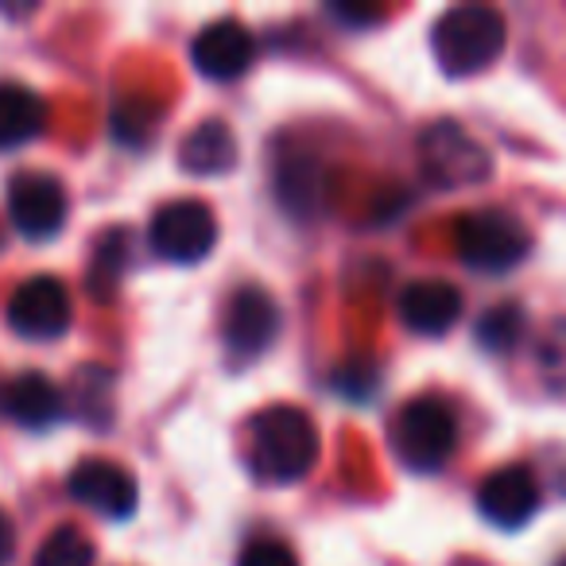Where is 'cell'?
Returning a JSON list of instances; mask_svg holds the SVG:
<instances>
[{
	"label": "cell",
	"mask_w": 566,
	"mask_h": 566,
	"mask_svg": "<svg viewBox=\"0 0 566 566\" xmlns=\"http://www.w3.org/2000/svg\"><path fill=\"white\" fill-rule=\"evenodd\" d=\"M504 43H509V24L489 4H458L434 20L431 32L434 63L450 78H470V74L485 71L504 51Z\"/></svg>",
	"instance_id": "6da1fadb"
},
{
	"label": "cell",
	"mask_w": 566,
	"mask_h": 566,
	"mask_svg": "<svg viewBox=\"0 0 566 566\" xmlns=\"http://www.w3.org/2000/svg\"><path fill=\"white\" fill-rule=\"evenodd\" d=\"M318 462V427L303 408L275 403L252 419V465L268 481H300Z\"/></svg>",
	"instance_id": "7a4b0ae2"
},
{
	"label": "cell",
	"mask_w": 566,
	"mask_h": 566,
	"mask_svg": "<svg viewBox=\"0 0 566 566\" xmlns=\"http://www.w3.org/2000/svg\"><path fill=\"white\" fill-rule=\"evenodd\" d=\"M458 423L439 400H411L392 423V450L411 473H434L454 458Z\"/></svg>",
	"instance_id": "3957f363"
},
{
	"label": "cell",
	"mask_w": 566,
	"mask_h": 566,
	"mask_svg": "<svg viewBox=\"0 0 566 566\" xmlns=\"http://www.w3.org/2000/svg\"><path fill=\"white\" fill-rule=\"evenodd\" d=\"M454 244L462 264L478 268V272H509L520 260H527L532 233L512 213L478 210V213H465L454 226Z\"/></svg>",
	"instance_id": "277c9868"
},
{
	"label": "cell",
	"mask_w": 566,
	"mask_h": 566,
	"mask_svg": "<svg viewBox=\"0 0 566 566\" xmlns=\"http://www.w3.org/2000/svg\"><path fill=\"white\" fill-rule=\"evenodd\" d=\"M148 241L171 264H198L218 244V221H213V210L206 202L179 198V202H167L156 210Z\"/></svg>",
	"instance_id": "5b68a950"
},
{
	"label": "cell",
	"mask_w": 566,
	"mask_h": 566,
	"mask_svg": "<svg viewBox=\"0 0 566 566\" xmlns=\"http://www.w3.org/2000/svg\"><path fill=\"white\" fill-rule=\"evenodd\" d=\"M71 292L55 275H32L12 292L9 300V326L20 338L32 342H55L71 331Z\"/></svg>",
	"instance_id": "8992f818"
},
{
	"label": "cell",
	"mask_w": 566,
	"mask_h": 566,
	"mask_svg": "<svg viewBox=\"0 0 566 566\" xmlns=\"http://www.w3.org/2000/svg\"><path fill=\"white\" fill-rule=\"evenodd\" d=\"M9 218L32 241H48L66 226V190L48 171H20L9 182Z\"/></svg>",
	"instance_id": "52a82bcc"
},
{
	"label": "cell",
	"mask_w": 566,
	"mask_h": 566,
	"mask_svg": "<svg viewBox=\"0 0 566 566\" xmlns=\"http://www.w3.org/2000/svg\"><path fill=\"white\" fill-rule=\"evenodd\" d=\"M423 151V171L431 182L447 190L470 187V182L489 175V156L481 144H473L458 125H434L431 133H423L419 140Z\"/></svg>",
	"instance_id": "ba28073f"
},
{
	"label": "cell",
	"mask_w": 566,
	"mask_h": 566,
	"mask_svg": "<svg viewBox=\"0 0 566 566\" xmlns=\"http://www.w3.org/2000/svg\"><path fill=\"white\" fill-rule=\"evenodd\" d=\"M71 496L86 509H94L105 520H128L140 501V489L136 478L117 462H102V458H90V462L74 465L71 481H66Z\"/></svg>",
	"instance_id": "9c48e42d"
},
{
	"label": "cell",
	"mask_w": 566,
	"mask_h": 566,
	"mask_svg": "<svg viewBox=\"0 0 566 566\" xmlns=\"http://www.w3.org/2000/svg\"><path fill=\"white\" fill-rule=\"evenodd\" d=\"M478 509L501 532H516L539 509V485L524 465H504L493 470L485 481L478 485Z\"/></svg>",
	"instance_id": "30bf717a"
},
{
	"label": "cell",
	"mask_w": 566,
	"mask_h": 566,
	"mask_svg": "<svg viewBox=\"0 0 566 566\" xmlns=\"http://www.w3.org/2000/svg\"><path fill=\"white\" fill-rule=\"evenodd\" d=\"M280 334V307L264 287H241L226 307V342L233 354H264Z\"/></svg>",
	"instance_id": "8fae6325"
},
{
	"label": "cell",
	"mask_w": 566,
	"mask_h": 566,
	"mask_svg": "<svg viewBox=\"0 0 566 566\" xmlns=\"http://www.w3.org/2000/svg\"><path fill=\"white\" fill-rule=\"evenodd\" d=\"M252 55H256V43L244 32L237 20H218L206 32H198L195 48H190V63L202 78L213 82H233L241 78L252 66Z\"/></svg>",
	"instance_id": "7c38bea8"
},
{
	"label": "cell",
	"mask_w": 566,
	"mask_h": 566,
	"mask_svg": "<svg viewBox=\"0 0 566 566\" xmlns=\"http://www.w3.org/2000/svg\"><path fill=\"white\" fill-rule=\"evenodd\" d=\"M400 318L423 338H442L462 318V292L447 280H416L400 295Z\"/></svg>",
	"instance_id": "4fadbf2b"
},
{
	"label": "cell",
	"mask_w": 566,
	"mask_h": 566,
	"mask_svg": "<svg viewBox=\"0 0 566 566\" xmlns=\"http://www.w3.org/2000/svg\"><path fill=\"white\" fill-rule=\"evenodd\" d=\"M0 408L9 411V419H17L20 427H28V431H43V427L63 419L66 400L55 380H48L43 373H20L0 392Z\"/></svg>",
	"instance_id": "5bb4252c"
},
{
	"label": "cell",
	"mask_w": 566,
	"mask_h": 566,
	"mask_svg": "<svg viewBox=\"0 0 566 566\" xmlns=\"http://www.w3.org/2000/svg\"><path fill=\"white\" fill-rule=\"evenodd\" d=\"M48 120V105L24 82H0V148H20L35 140Z\"/></svg>",
	"instance_id": "9a60e30c"
},
{
	"label": "cell",
	"mask_w": 566,
	"mask_h": 566,
	"mask_svg": "<svg viewBox=\"0 0 566 566\" xmlns=\"http://www.w3.org/2000/svg\"><path fill=\"white\" fill-rule=\"evenodd\" d=\"M179 164L190 175H226L237 164V136L221 120H206L187 133L179 148Z\"/></svg>",
	"instance_id": "2e32d148"
},
{
	"label": "cell",
	"mask_w": 566,
	"mask_h": 566,
	"mask_svg": "<svg viewBox=\"0 0 566 566\" xmlns=\"http://www.w3.org/2000/svg\"><path fill=\"white\" fill-rule=\"evenodd\" d=\"M35 566H94V543L82 527L63 524L43 539Z\"/></svg>",
	"instance_id": "e0dca14e"
},
{
	"label": "cell",
	"mask_w": 566,
	"mask_h": 566,
	"mask_svg": "<svg viewBox=\"0 0 566 566\" xmlns=\"http://www.w3.org/2000/svg\"><path fill=\"white\" fill-rule=\"evenodd\" d=\"M520 334H524V311L512 307V303L493 307L478 323V338L485 349H512L520 342Z\"/></svg>",
	"instance_id": "ac0fdd59"
},
{
	"label": "cell",
	"mask_w": 566,
	"mask_h": 566,
	"mask_svg": "<svg viewBox=\"0 0 566 566\" xmlns=\"http://www.w3.org/2000/svg\"><path fill=\"white\" fill-rule=\"evenodd\" d=\"M377 385H380L377 365H373L369 357H354V361H342L338 369H334V392H342L354 403H369Z\"/></svg>",
	"instance_id": "d6986e66"
},
{
	"label": "cell",
	"mask_w": 566,
	"mask_h": 566,
	"mask_svg": "<svg viewBox=\"0 0 566 566\" xmlns=\"http://www.w3.org/2000/svg\"><path fill=\"white\" fill-rule=\"evenodd\" d=\"M125 256H128V237L125 229H113V233L102 237L97 244V260H94V272H90V283H94V292L105 283H117L120 272H125Z\"/></svg>",
	"instance_id": "ffe728a7"
},
{
	"label": "cell",
	"mask_w": 566,
	"mask_h": 566,
	"mask_svg": "<svg viewBox=\"0 0 566 566\" xmlns=\"http://www.w3.org/2000/svg\"><path fill=\"white\" fill-rule=\"evenodd\" d=\"M237 566H300V558H295V551L287 547V543L256 539V543H249V547L241 551Z\"/></svg>",
	"instance_id": "44dd1931"
},
{
	"label": "cell",
	"mask_w": 566,
	"mask_h": 566,
	"mask_svg": "<svg viewBox=\"0 0 566 566\" xmlns=\"http://www.w3.org/2000/svg\"><path fill=\"white\" fill-rule=\"evenodd\" d=\"M12 551H17V532H12L9 516L0 512V566H9V563H12Z\"/></svg>",
	"instance_id": "7402d4cb"
},
{
	"label": "cell",
	"mask_w": 566,
	"mask_h": 566,
	"mask_svg": "<svg viewBox=\"0 0 566 566\" xmlns=\"http://www.w3.org/2000/svg\"><path fill=\"white\" fill-rule=\"evenodd\" d=\"M558 566H566V558H563V563H558Z\"/></svg>",
	"instance_id": "603a6c76"
}]
</instances>
